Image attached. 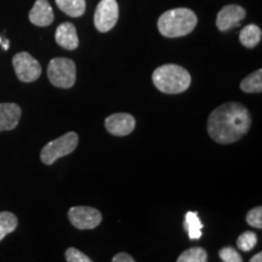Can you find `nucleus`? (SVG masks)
<instances>
[{
  "instance_id": "6",
  "label": "nucleus",
  "mask_w": 262,
  "mask_h": 262,
  "mask_svg": "<svg viewBox=\"0 0 262 262\" xmlns=\"http://www.w3.org/2000/svg\"><path fill=\"white\" fill-rule=\"evenodd\" d=\"M119 18V5L117 0H101L94 16L95 27L98 32H110Z\"/></svg>"
},
{
  "instance_id": "7",
  "label": "nucleus",
  "mask_w": 262,
  "mask_h": 262,
  "mask_svg": "<svg viewBox=\"0 0 262 262\" xmlns=\"http://www.w3.org/2000/svg\"><path fill=\"white\" fill-rule=\"evenodd\" d=\"M16 75L24 83L35 81L41 74V66L28 52H18L12 58Z\"/></svg>"
},
{
  "instance_id": "23",
  "label": "nucleus",
  "mask_w": 262,
  "mask_h": 262,
  "mask_svg": "<svg viewBox=\"0 0 262 262\" xmlns=\"http://www.w3.org/2000/svg\"><path fill=\"white\" fill-rule=\"evenodd\" d=\"M64 255L67 262H94L89 256L75 248H68Z\"/></svg>"
},
{
  "instance_id": "8",
  "label": "nucleus",
  "mask_w": 262,
  "mask_h": 262,
  "mask_svg": "<svg viewBox=\"0 0 262 262\" xmlns=\"http://www.w3.org/2000/svg\"><path fill=\"white\" fill-rule=\"evenodd\" d=\"M71 224L78 229H94L102 221V214L91 206H73L68 211Z\"/></svg>"
},
{
  "instance_id": "12",
  "label": "nucleus",
  "mask_w": 262,
  "mask_h": 262,
  "mask_svg": "<svg viewBox=\"0 0 262 262\" xmlns=\"http://www.w3.org/2000/svg\"><path fill=\"white\" fill-rule=\"evenodd\" d=\"M55 39L61 48L66 50H75L79 47V38H78L75 26L71 22H64L60 25L55 33Z\"/></svg>"
},
{
  "instance_id": "13",
  "label": "nucleus",
  "mask_w": 262,
  "mask_h": 262,
  "mask_svg": "<svg viewBox=\"0 0 262 262\" xmlns=\"http://www.w3.org/2000/svg\"><path fill=\"white\" fill-rule=\"evenodd\" d=\"M22 110L16 103H0V131L14 130L21 119Z\"/></svg>"
},
{
  "instance_id": "11",
  "label": "nucleus",
  "mask_w": 262,
  "mask_h": 262,
  "mask_svg": "<svg viewBox=\"0 0 262 262\" xmlns=\"http://www.w3.org/2000/svg\"><path fill=\"white\" fill-rule=\"evenodd\" d=\"M29 21L38 27H48L54 22V11L48 0H37L29 11Z\"/></svg>"
},
{
  "instance_id": "24",
  "label": "nucleus",
  "mask_w": 262,
  "mask_h": 262,
  "mask_svg": "<svg viewBox=\"0 0 262 262\" xmlns=\"http://www.w3.org/2000/svg\"><path fill=\"white\" fill-rule=\"evenodd\" d=\"M112 262H135L134 257L126 253H119L113 257Z\"/></svg>"
},
{
  "instance_id": "21",
  "label": "nucleus",
  "mask_w": 262,
  "mask_h": 262,
  "mask_svg": "<svg viewBox=\"0 0 262 262\" xmlns=\"http://www.w3.org/2000/svg\"><path fill=\"white\" fill-rule=\"evenodd\" d=\"M247 222L249 226L255 228H262V208L256 206V208L251 209L247 214Z\"/></svg>"
},
{
  "instance_id": "15",
  "label": "nucleus",
  "mask_w": 262,
  "mask_h": 262,
  "mask_svg": "<svg viewBox=\"0 0 262 262\" xmlns=\"http://www.w3.org/2000/svg\"><path fill=\"white\" fill-rule=\"evenodd\" d=\"M202 228L203 224L199 219L198 212L188 211L185 216V229L187 231L188 237L192 241H196L202 237Z\"/></svg>"
},
{
  "instance_id": "18",
  "label": "nucleus",
  "mask_w": 262,
  "mask_h": 262,
  "mask_svg": "<svg viewBox=\"0 0 262 262\" xmlns=\"http://www.w3.org/2000/svg\"><path fill=\"white\" fill-rule=\"evenodd\" d=\"M17 217L9 211L0 212V242L17 227Z\"/></svg>"
},
{
  "instance_id": "3",
  "label": "nucleus",
  "mask_w": 262,
  "mask_h": 262,
  "mask_svg": "<svg viewBox=\"0 0 262 262\" xmlns=\"http://www.w3.org/2000/svg\"><path fill=\"white\" fill-rule=\"evenodd\" d=\"M153 84L164 94H180L191 85L192 78L186 68L179 64H164L157 68L152 75Z\"/></svg>"
},
{
  "instance_id": "9",
  "label": "nucleus",
  "mask_w": 262,
  "mask_h": 262,
  "mask_svg": "<svg viewBox=\"0 0 262 262\" xmlns=\"http://www.w3.org/2000/svg\"><path fill=\"white\" fill-rule=\"evenodd\" d=\"M104 126L111 135L127 136L135 129L136 120L129 113H116L106 118Z\"/></svg>"
},
{
  "instance_id": "25",
  "label": "nucleus",
  "mask_w": 262,
  "mask_h": 262,
  "mask_svg": "<svg viewBox=\"0 0 262 262\" xmlns=\"http://www.w3.org/2000/svg\"><path fill=\"white\" fill-rule=\"evenodd\" d=\"M250 262H262V253H257L250 258Z\"/></svg>"
},
{
  "instance_id": "17",
  "label": "nucleus",
  "mask_w": 262,
  "mask_h": 262,
  "mask_svg": "<svg viewBox=\"0 0 262 262\" xmlns=\"http://www.w3.org/2000/svg\"><path fill=\"white\" fill-rule=\"evenodd\" d=\"M241 89L247 94H260L262 91V70L255 71L245 77L241 83Z\"/></svg>"
},
{
  "instance_id": "4",
  "label": "nucleus",
  "mask_w": 262,
  "mask_h": 262,
  "mask_svg": "<svg viewBox=\"0 0 262 262\" xmlns=\"http://www.w3.org/2000/svg\"><path fill=\"white\" fill-rule=\"evenodd\" d=\"M78 143H79V136L77 133L70 131V133L64 134L63 136L58 137V139L51 141L44 146V148L40 152L41 162L47 165H51L57 159L73 153Z\"/></svg>"
},
{
  "instance_id": "10",
  "label": "nucleus",
  "mask_w": 262,
  "mask_h": 262,
  "mask_svg": "<svg viewBox=\"0 0 262 262\" xmlns=\"http://www.w3.org/2000/svg\"><path fill=\"white\" fill-rule=\"evenodd\" d=\"M245 10L239 5H227L224 6L219 11L216 17V27L221 32H227L229 29L237 27L245 18Z\"/></svg>"
},
{
  "instance_id": "1",
  "label": "nucleus",
  "mask_w": 262,
  "mask_h": 262,
  "mask_svg": "<svg viewBox=\"0 0 262 262\" xmlns=\"http://www.w3.org/2000/svg\"><path fill=\"white\" fill-rule=\"evenodd\" d=\"M250 125L251 117L248 108L239 102H227L209 116L208 133L215 142L229 145L241 140Z\"/></svg>"
},
{
  "instance_id": "22",
  "label": "nucleus",
  "mask_w": 262,
  "mask_h": 262,
  "mask_svg": "<svg viewBox=\"0 0 262 262\" xmlns=\"http://www.w3.org/2000/svg\"><path fill=\"white\" fill-rule=\"evenodd\" d=\"M219 256L224 262H243V258L238 254V251L231 247L222 248L219 253Z\"/></svg>"
},
{
  "instance_id": "19",
  "label": "nucleus",
  "mask_w": 262,
  "mask_h": 262,
  "mask_svg": "<svg viewBox=\"0 0 262 262\" xmlns=\"http://www.w3.org/2000/svg\"><path fill=\"white\" fill-rule=\"evenodd\" d=\"M208 261V253L205 249L194 247L183 251L180 255L176 262H206Z\"/></svg>"
},
{
  "instance_id": "5",
  "label": "nucleus",
  "mask_w": 262,
  "mask_h": 262,
  "mask_svg": "<svg viewBox=\"0 0 262 262\" xmlns=\"http://www.w3.org/2000/svg\"><path fill=\"white\" fill-rule=\"evenodd\" d=\"M48 77L50 83L61 89H70L75 84L77 68L71 58H52L48 66Z\"/></svg>"
},
{
  "instance_id": "14",
  "label": "nucleus",
  "mask_w": 262,
  "mask_h": 262,
  "mask_svg": "<svg viewBox=\"0 0 262 262\" xmlns=\"http://www.w3.org/2000/svg\"><path fill=\"white\" fill-rule=\"evenodd\" d=\"M262 32L261 28L256 25H248L242 29L239 34V41L242 45L248 49H253L261 41Z\"/></svg>"
},
{
  "instance_id": "2",
  "label": "nucleus",
  "mask_w": 262,
  "mask_h": 262,
  "mask_svg": "<svg viewBox=\"0 0 262 262\" xmlns=\"http://www.w3.org/2000/svg\"><path fill=\"white\" fill-rule=\"evenodd\" d=\"M196 15L192 10L178 8L168 10L158 19L160 34L166 38H180L189 34L195 28Z\"/></svg>"
},
{
  "instance_id": "20",
  "label": "nucleus",
  "mask_w": 262,
  "mask_h": 262,
  "mask_svg": "<svg viewBox=\"0 0 262 262\" xmlns=\"http://www.w3.org/2000/svg\"><path fill=\"white\" fill-rule=\"evenodd\" d=\"M256 244H257V235L256 233H254V232L251 231L244 232V233H242L237 239L238 248L241 249L242 251H245V253L253 250Z\"/></svg>"
},
{
  "instance_id": "26",
  "label": "nucleus",
  "mask_w": 262,
  "mask_h": 262,
  "mask_svg": "<svg viewBox=\"0 0 262 262\" xmlns=\"http://www.w3.org/2000/svg\"><path fill=\"white\" fill-rule=\"evenodd\" d=\"M0 45L4 48V50H8V49H9V40H6V39H4L3 37H0Z\"/></svg>"
},
{
  "instance_id": "16",
  "label": "nucleus",
  "mask_w": 262,
  "mask_h": 262,
  "mask_svg": "<svg viewBox=\"0 0 262 262\" xmlns=\"http://www.w3.org/2000/svg\"><path fill=\"white\" fill-rule=\"evenodd\" d=\"M55 2L60 10L71 17H80L86 9L85 0H55Z\"/></svg>"
}]
</instances>
